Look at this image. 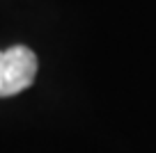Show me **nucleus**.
Masks as SVG:
<instances>
[{
    "label": "nucleus",
    "mask_w": 156,
    "mask_h": 153,
    "mask_svg": "<svg viewBox=\"0 0 156 153\" xmlns=\"http://www.w3.org/2000/svg\"><path fill=\"white\" fill-rule=\"evenodd\" d=\"M37 76V55L28 46L0 50V98L28 89Z\"/></svg>",
    "instance_id": "f257e3e1"
}]
</instances>
